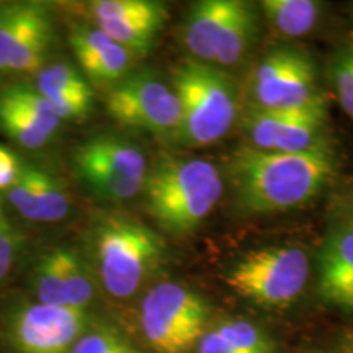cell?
<instances>
[{
	"label": "cell",
	"instance_id": "19",
	"mask_svg": "<svg viewBox=\"0 0 353 353\" xmlns=\"http://www.w3.org/2000/svg\"><path fill=\"white\" fill-rule=\"evenodd\" d=\"M260 7L273 28L290 38L311 32L321 13V3L312 0H263Z\"/></svg>",
	"mask_w": 353,
	"mask_h": 353
},
{
	"label": "cell",
	"instance_id": "17",
	"mask_svg": "<svg viewBox=\"0 0 353 353\" xmlns=\"http://www.w3.org/2000/svg\"><path fill=\"white\" fill-rule=\"evenodd\" d=\"M325 103L321 95L301 107L291 108L280 132L273 151L299 154L322 148V131L325 126Z\"/></svg>",
	"mask_w": 353,
	"mask_h": 353
},
{
	"label": "cell",
	"instance_id": "8",
	"mask_svg": "<svg viewBox=\"0 0 353 353\" xmlns=\"http://www.w3.org/2000/svg\"><path fill=\"white\" fill-rule=\"evenodd\" d=\"M56 38L51 8L43 2L0 6V74L32 76L44 68Z\"/></svg>",
	"mask_w": 353,
	"mask_h": 353
},
{
	"label": "cell",
	"instance_id": "22",
	"mask_svg": "<svg viewBox=\"0 0 353 353\" xmlns=\"http://www.w3.org/2000/svg\"><path fill=\"white\" fill-rule=\"evenodd\" d=\"M69 307L85 309L94 298V285L81 257L68 247H54Z\"/></svg>",
	"mask_w": 353,
	"mask_h": 353
},
{
	"label": "cell",
	"instance_id": "33",
	"mask_svg": "<svg viewBox=\"0 0 353 353\" xmlns=\"http://www.w3.org/2000/svg\"><path fill=\"white\" fill-rule=\"evenodd\" d=\"M350 206H352V221H353V196H352V201H350Z\"/></svg>",
	"mask_w": 353,
	"mask_h": 353
},
{
	"label": "cell",
	"instance_id": "3",
	"mask_svg": "<svg viewBox=\"0 0 353 353\" xmlns=\"http://www.w3.org/2000/svg\"><path fill=\"white\" fill-rule=\"evenodd\" d=\"M180 107L175 141L190 148H205L228 134L237 114L236 82L213 64L183 61L172 79Z\"/></svg>",
	"mask_w": 353,
	"mask_h": 353
},
{
	"label": "cell",
	"instance_id": "1",
	"mask_svg": "<svg viewBox=\"0 0 353 353\" xmlns=\"http://www.w3.org/2000/svg\"><path fill=\"white\" fill-rule=\"evenodd\" d=\"M228 170L236 205L249 214H270L299 208L319 195L334 159L325 145L299 154L241 145Z\"/></svg>",
	"mask_w": 353,
	"mask_h": 353
},
{
	"label": "cell",
	"instance_id": "24",
	"mask_svg": "<svg viewBox=\"0 0 353 353\" xmlns=\"http://www.w3.org/2000/svg\"><path fill=\"white\" fill-rule=\"evenodd\" d=\"M33 288L38 303L48 306H68L54 249L44 254L34 267Z\"/></svg>",
	"mask_w": 353,
	"mask_h": 353
},
{
	"label": "cell",
	"instance_id": "18",
	"mask_svg": "<svg viewBox=\"0 0 353 353\" xmlns=\"http://www.w3.org/2000/svg\"><path fill=\"white\" fill-rule=\"evenodd\" d=\"M353 276V221L337 224L325 237L319 260L321 293Z\"/></svg>",
	"mask_w": 353,
	"mask_h": 353
},
{
	"label": "cell",
	"instance_id": "20",
	"mask_svg": "<svg viewBox=\"0 0 353 353\" xmlns=\"http://www.w3.org/2000/svg\"><path fill=\"white\" fill-rule=\"evenodd\" d=\"M255 33H257V17H255L254 8L250 7V3L239 0V6L224 33L213 64L226 68V65L239 63L245 51L249 50Z\"/></svg>",
	"mask_w": 353,
	"mask_h": 353
},
{
	"label": "cell",
	"instance_id": "23",
	"mask_svg": "<svg viewBox=\"0 0 353 353\" xmlns=\"http://www.w3.org/2000/svg\"><path fill=\"white\" fill-rule=\"evenodd\" d=\"M216 330L237 353H275V343L263 330L245 319H231Z\"/></svg>",
	"mask_w": 353,
	"mask_h": 353
},
{
	"label": "cell",
	"instance_id": "6",
	"mask_svg": "<svg viewBox=\"0 0 353 353\" xmlns=\"http://www.w3.org/2000/svg\"><path fill=\"white\" fill-rule=\"evenodd\" d=\"M210 309L200 294L176 283H161L141 303L139 322L157 353H188L206 332Z\"/></svg>",
	"mask_w": 353,
	"mask_h": 353
},
{
	"label": "cell",
	"instance_id": "30",
	"mask_svg": "<svg viewBox=\"0 0 353 353\" xmlns=\"http://www.w3.org/2000/svg\"><path fill=\"white\" fill-rule=\"evenodd\" d=\"M329 303L337 304V306L353 309V276L348 280L342 281L341 285L334 286L332 290H329L327 293L322 294Z\"/></svg>",
	"mask_w": 353,
	"mask_h": 353
},
{
	"label": "cell",
	"instance_id": "32",
	"mask_svg": "<svg viewBox=\"0 0 353 353\" xmlns=\"http://www.w3.org/2000/svg\"><path fill=\"white\" fill-rule=\"evenodd\" d=\"M3 224H7V219L3 218V211H2V206H0V226H3Z\"/></svg>",
	"mask_w": 353,
	"mask_h": 353
},
{
	"label": "cell",
	"instance_id": "5",
	"mask_svg": "<svg viewBox=\"0 0 353 353\" xmlns=\"http://www.w3.org/2000/svg\"><path fill=\"white\" fill-rule=\"evenodd\" d=\"M309 255L294 245L267 247L239 260L226 275L237 296L260 306L278 307L293 303L309 278Z\"/></svg>",
	"mask_w": 353,
	"mask_h": 353
},
{
	"label": "cell",
	"instance_id": "31",
	"mask_svg": "<svg viewBox=\"0 0 353 353\" xmlns=\"http://www.w3.org/2000/svg\"><path fill=\"white\" fill-rule=\"evenodd\" d=\"M118 353H136V352L132 350V348H131L130 345H126V343H125V345H123V347L120 348V352H118Z\"/></svg>",
	"mask_w": 353,
	"mask_h": 353
},
{
	"label": "cell",
	"instance_id": "21",
	"mask_svg": "<svg viewBox=\"0 0 353 353\" xmlns=\"http://www.w3.org/2000/svg\"><path fill=\"white\" fill-rule=\"evenodd\" d=\"M33 88L48 101H54L70 95L92 94V88L83 74L72 65L63 63L44 65L34 76Z\"/></svg>",
	"mask_w": 353,
	"mask_h": 353
},
{
	"label": "cell",
	"instance_id": "28",
	"mask_svg": "<svg viewBox=\"0 0 353 353\" xmlns=\"http://www.w3.org/2000/svg\"><path fill=\"white\" fill-rule=\"evenodd\" d=\"M23 164L10 149L0 145V192H7L19 180Z\"/></svg>",
	"mask_w": 353,
	"mask_h": 353
},
{
	"label": "cell",
	"instance_id": "29",
	"mask_svg": "<svg viewBox=\"0 0 353 353\" xmlns=\"http://www.w3.org/2000/svg\"><path fill=\"white\" fill-rule=\"evenodd\" d=\"M198 353H237L229 343L224 341L218 330H206L205 335L198 342Z\"/></svg>",
	"mask_w": 353,
	"mask_h": 353
},
{
	"label": "cell",
	"instance_id": "34",
	"mask_svg": "<svg viewBox=\"0 0 353 353\" xmlns=\"http://www.w3.org/2000/svg\"><path fill=\"white\" fill-rule=\"evenodd\" d=\"M352 353H353V345H352Z\"/></svg>",
	"mask_w": 353,
	"mask_h": 353
},
{
	"label": "cell",
	"instance_id": "15",
	"mask_svg": "<svg viewBox=\"0 0 353 353\" xmlns=\"http://www.w3.org/2000/svg\"><path fill=\"white\" fill-rule=\"evenodd\" d=\"M69 41L83 74L90 81L118 83L126 77L132 57L131 52L95 25L74 26Z\"/></svg>",
	"mask_w": 353,
	"mask_h": 353
},
{
	"label": "cell",
	"instance_id": "11",
	"mask_svg": "<svg viewBox=\"0 0 353 353\" xmlns=\"http://www.w3.org/2000/svg\"><path fill=\"white\" fill-rule=\"evenodd\" d=\"M85 309L26 304L10 322L13 347L19 353H68L87 327Z\"/></svg>",
	"mask_w": 353,
	"mask_h": 353
},
{
	"label": "cell",
	"instance_id": "4",
	"mask_svg": "<svg viewBox=\"0 0 353 353\" xmlns=\"http://www.w3.org/2000/svg\"><path fill=\"white\" fill-rule=\"evenodd\" d=\"M100 281L114 298H130L157 270L165 245L152 229L123 214L101 218L92 236Z\"/></svg>",
	"mask_w": 353,
	"mask_h": 353
},
{
	"label": "cell",
	"instance_id": "7",
	"mask_svg": "<svg viewBox=\"0 0 353 353\" xmlns=\"http://www.w3.org/2000/svg\"><path fill=\"white\" fill-rule=\"evenodd\" d=\"M74 169L95 195L123 201L143 192L148 161L130 141L112 134L94 136L74 151Z\"/></svg>",
	"mask_w": 353,
	"mask_h": 353
},
{
	"label": "cell",
	"instance_id": "12",
	"mask_svg": "<svg viewBox=\"0 0 353 353\" xmlns=\"http://www.w3.org/2000/svg\"><path fill=\"white\" fill-rule=\"evenodd\" d=\"M97 28L121 44L131 56H143L169 21L164 3L152 0H95L85 7Z\"/></svg>",
	"mask_w": 353,
	"mask_h": 353
},
{
	"label": "cell",
	"instance_id": "2",
	"mask_svg": "<svg viewBox=\"0 0 353 353\" xmlns=\"http://www.w3.org/2000/svg\"><path fill=\"white\" fill-rule=\"evenodd\" d=\"M145 208L172 236H187L203 224L223 193V176L213 162L162 154L148 169Z\"/></svg>",
	"mask_w": 353,
	"mask_h": 353
},
{
	"label": "cell",
	"instance_id": "16",
	"mask_svg": "<svg viewBox=\"0 0 353 353\" xmlns=\"http://www.w3.org/2000/svg\"><path fill=\"white\" fill-rule=\"evenodd\" d=\"M239 0H201L193 3L182 26V39L190 54L213 64L216 52Z\"/></svg>",
	"mask_w": 353,
	"mask_h": 353
},
{
	"label": "cell",
	"instance_id": "14",
	"mask_svg": "<svg viewBox=\"0 0 353 353\" xmlns=\"http://www.w3.org/2000/svg\"><path fill=\"white\" fill-rule=\"evenodd\" d=\"M7 198L17 213L32 223H56L64 219L70 208L63 183L34 165L23 164L19 180L7 190Z\"/></svg>",
	"mask_w": 353,
	"mask_h": 353
},
{
	"label": "cell",
	"instance_id": "27",
	"mask_svg": "<svg viewBox=\"0 0 353 353\" xmlns=\"http://www.w3.org/2000/svg\"><path fill=\"white\" fill-rule=\"evenodd\" d=\"M23 244V236L12 228L10 224L0 226V281L7 278L8 273L12 272L19 254Z\"/></svg>",
	"mask_w": 353,
	"mask_h": 353
},
{
	"label": "cell",
	"instance_id": "25",
	"mask_svg": "<svg viewBox=\"0 0 353 353\" xmlns=\"http://www.w3.org/2000/svg\"><path fill=\"white\" fill-rule=\"evenodd\" d=\"M330 76L339 103L353 120V44H345L335 52L330 63Z\"/></svg>",
	"mask_w": 353,
	"mask_h": 353
},
{
	"label": "cell",
	"instance_id": "13",
	"mask_svg": "<svg viewBox=\"0 0 353 353\" xmlns=\"http://www.w3.org/2000/svg\"><path fill=\"white\" fill-rule=\"evenodd\" d=\"M61 123L50 101L33 87L17 85L0 92V130L21 148H44Z\"/></svg>",
	"mask_w": 353,
	"mask_h": 353
},
{
	"label": "cell",
	"instance_id": "9",
	"mask_svg": "<svg viewBox=\"0 0 353 353\" xmlns=\"http://www.w3.org/2000/svg\"><path fill=\"white\" fill-rule=\"evenodd\" d=\"M107 112L114 121L132 130L176 138L180 107L169 83L149 72L126 76L107 95Z\"/></svg>",
	"mask_w": 353,
	"mask_h": 353
},
{
	"label": "cell",
	"instance_id": "26",
	"mask_svg": "<svg viewBox=\"0 0 353 353\" xmlns=\"http://www.w3.org/2000/svg\"><path fill=\"white\" fill-rule=\"evenodd\" d=\"M125 342L112 330L100 329L82 334L70 348V353H118Z\"/></svg>",
	"mask_w": 353,
	"mask_h": 353
},
{
	"label": "cell",
	"instance_id": "10",
	"mask_svg": "<svg viewBox=\"0 0 353 353\" xmlns=\"http://www.w3.org/2000/svg\"><path fill=\"white\" fill-rule=\"evenodd\" d=\"M252 108H296L317 95L311 57L291 48L268 52L247 81Z\"/></svg>",
	"mask_w": 353,
	"mask_h": 353
}]
</instances>
